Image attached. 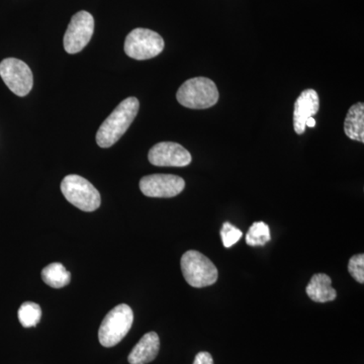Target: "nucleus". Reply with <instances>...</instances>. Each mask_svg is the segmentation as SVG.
Returning a JSON list of instances; mask_svg holds the SVG:
<instances>
[{"instance_id": "11", "label": "nucleus", "mask_w": 364, "mask_h": 364, "mask_svg": "<svg viewBox=\"0 0 364 364\" xmlns=\"http://www.w3.org/2000/svg\"><path fill=\"white\" fill-rule=\"evenodd\" d=\"M320 109V100L317 91L306 90L301 93L294 102V128L299 135L305 133L306 122L317 114Z\"/></svg>"}, {"instance_id": "12", "label": "nucleus", "mask_w": 364, "mask_h": 364, "mask_svg": "<svg viewBox=\"0 0 364 364\" xmlns=\"http://www.w3.org/2000/svg\"><path fill=\"white\" fill-rule=\"evenodd\" d=\"M159 349L160 339L157 333H146L129 354V363L130 364L149 363L157 358Z\"/></svg>"}, {"instance_id": "17", "label": "nucleus", "mask_w": 364, "mask_h": 364, "mask_svg": "<svg viewBox=\"0 0 364 364\" xmlns=\"http://www.w3.org/2000/svg\"><path fill=\"white\" fill-rule=\"evenodd\" d=\"M18 315L23 327H36L42 318V309L38 304L26 301L21 306Z\"/></svg>"}, {"instance_id": "21", "label": "nucleus", "mask_w": 364, "mask_h": 364, "mask_svg": "<svg viewBox=\"0 0 364 364\" xmlns=\"http://www.w3.org/2000/svg\"><path fill=\"white\" fill-rule=\"evenodd\" d=\"M316 126V121L314 119V117H310L308 121L306 122V127H310V128H314Z\"/></svg>"}, {"instance_id": "3", "label": "nucleus", "mask_w": 364, "mask_h": 364, "mask_svg": "<svg viewBox=\"0 0 364 364\" xmlns=\"http://www.w3.org/2000/svg\"><path fill=\"white\" fill-rule=\"evenodd\" d=\"M181 265L184 279L196 289L212 286L219 277L214 263L198 251H186L182 255Z\"/></svg>"}, {"instance_id": "20", "label": "nucleus", "mask_w": 364, "mask_h": 364, "mask_svg": "<svg viewBox=\"0 0 364 364\" xmlns=\"http://www.w3.org/2000/svg\"><path fill=\"white\" fill-rule=\"evenodd\" d=\"M193 364H214L213 356L207 351L198 352L196 354Z\"/></svg>"}, {"instance_id": "18", "label": "nucleus", "mask_w": 364, "mask_h": 364, "mask_svg": "<svg viewBox=\"0 0 364 364\" xmlns=\"http://www.w3.org/2000/svg\"><path fill=\"white\" fill-rule=\"evenodd\" d=\"M243 236L241 230L232 225L231 223L226 222L223 224L221 229V238L223 245L225 248H230L234 246Z\"/></svg>"}, {"instance_id": "7", "label": "nucleus", "mask_w": 364, "mask_h": 364, "mask_svg": "<svg viewBox=\"0 0 364 364\" xmlns=\"http://www.w3.org/2000/svg\"><path fill=\"white\" fill-rule=\"evenodd\" d=\"M0 76L7 87L18 97H26L32 90L33 72L25 62L16 58H6L0 63Z\"/></svg>"}, {"instance_id": "15", "label": "nucleus", "mask_w": 364, "mask_h": 364, "mask_svg": "<svg viewBox=\"0 0 364 364\" xmlns=\"http://www.w3.org/2000/svg\"><path fill=\"white\" fill-rule=\"evenodd\" d=\"M42 279L53 289H62L68 286L71 280V273L64 267L62 263L54 262L42 270Z\"/></svg>"}, {"instance_id": "13", "label": "nucleus", "mask_w": 364, "mask_h": 364, "mask_svg": "<svg viewBox=\"0 0 364 364\" xmlns=\"http://www.w3.org/2000/svg\"><path fill=\"white\" fill-rule=\"evenodd\" d=\"M306 293L316 303H327L337 298V291L332 287V280L325 273L313 275L306 287Z\"/></svg>"}, {"instance_id": "4", "label": "nucleus", "mask_w": 364, "mask_h": 364, "mask_svg": "<svg viewBox=\"0 0 364 364\" xmlns=\"http://www.w3.org/2000/svg\"><path fill=\"white\" fill-rule=\"evenodd\" d=\"M134 322V313L130 306L122 304L114 306L105 316L100 330L98 340L105 347L116 346L127 336Z\"/></svg>"}, {"instance_id": "14", "label": "nucleus", "mask_w": 364, "mask_h": 364, "mask_svg": "<svg viewBox=\"0 0 364 364\" xmlns=\"http://www.w3.org/2000/svg\"><path fill=\"white\" fill-rule=\"evenodd\" d=\"M344 131L351 140L364 143V105L363 102L353 105L349 109L345 119Z\"/></svg>"}, {"instance_id": "19", "label": "nucleus", "mask_w": 364, "mask_h": 364, "mask_svg": "<svg viewBox=\"0 0 364 364\" xmlns=\"http://www.w3.org/2000/svg\"><path fill=\"white\" fill-rule=\"evenodd\" d=\"M348 272L352 277L363 284L364 282V255L363 253L356 254L349 259Z\"/></svg>"}, {"instance_id": "2", "label": "nucleus", "mask_w": 364, "mask_h": 364, "mask_svg": "<svg viewBox=\"0 0 364 364\" xmlns=\"http://www.w3.org/2000/svg\"><path fill=\"white\" fill-rule=\"evenodd\" d=\"M177 102L191 109L214 107L219 100V90L214 81L205 77L188 79L176 93Z\"/></svg>"}, {"instance_id": "1", "label": "nucleus", "mask_w": 364, "mask_h": 364, "mask_svg": "<svg viewBox=\"0 0 364 364\" xmlns=\"http://www.w3.org/2000/svg\"><path fill=\"white\" fill-rule=\"evenodd\" d=\"M140 102L138 98L128 97L107 117L97 133L100 147L109 148L123 136L138 114Z\"/></svg>"}, {"instance_id": "8", "label": "nucleus", "mask_w": 364, "mask_h": 364, "mask_svg": "<svg viewBox=\"0 0 364 364\" xmlns=\"http://www.w3.org/2000/svg\"><path fill=\"white\" fill-rule=\"evenodd\" d=\"M95 31V20L90 13L79 11L72 16L64 36V49L68 54H77L90 42Z\"/></svg>"}, {"instance_id": "16", "label": "nucleus", "mask_w": 364, "mask_h": 364, "mask_svg": "<svg viewBox=\"0 0 364 364\" xmlns=\"http://www.w3.org/2000/svg\"><path fill=\"white\" fill-rule=\"evenodd\" d=\"M272 240L270 229L267 223L255 222L249 228L246 242L249 246H263Z\"/></svg>"}, {"instance_id": "10", "label": "nucleus", "mask_w": 364, "mask_h": 364, "mask_svg": "<svg viewBox=\"0 0 364 364\" xmlns=\"http://www.w3.org/2000/svg\"><path fill=\"white\" fill-rule=\"evenodd\" d=\"M151 164L160 167H186L191 164V153L179 144L161 142L153 146L148 154Z\"/></svg>"}, {"instance_id": "5", "label": "nucleus", "mask_w": 364, "mask_h": 364, "mask_svg": "<svg viewBox=\"0 0 364 364\" xmlns=\"http://www.w3.org/2000/svg\"><path fill=\"white\" fill-rule=\"evenodd\" d=\"M61 191L69 203L83 212H95L102 203L100 191L87 179L76 174L64 177Z\"/></svg>"}, {"instance_id": "6", "label": "nucleus", "mask_w": 364, "mask_h": 364, "mask_svg": "<svg viewBox=\"0 0 364 364\" xmlns=\"http://www.w3.org/2000/svg\"><path fill=\"white\" fill-rule=\"evenodd\" d=\"M164 45V40L159 33L138 28L127 36L124 52L135 60L152 59L163 51Z\"/></svg>"}, {"instance_id": "9", "label": "nucleus", "mask_w": 364, "mask_h": 364, "mask_svg": "<svg viewBox=\"0 0 364 364\" xmlns=\"http://www.w3.org/2000/svg\"><path fill=\"white\" fill-rule=\"evenodd\" d=\"M184 188V179L172 174H152L144 176L140 181L141 191L149 198H174L181 193Z\"/></svg>"}]
</instances>
